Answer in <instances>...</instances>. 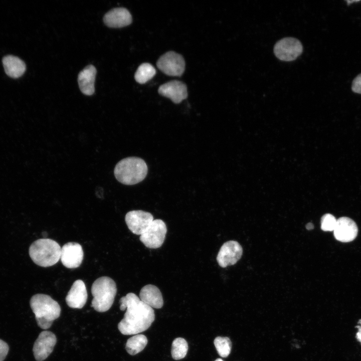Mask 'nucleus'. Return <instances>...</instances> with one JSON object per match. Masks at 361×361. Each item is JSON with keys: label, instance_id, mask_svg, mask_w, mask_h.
I'll use <instances>...</instances> for the list:
<instances>
[{"label": "nucleus", "instance_id": "a211bd4d", "mask_svg": "<svg viewBox=\"0 0 361 361\" xmlns=\"http://www.w3.org/2000/svg\"><path fill=\"white\" fill-rule=\"evenodd\" d=\"M139 298L151 308H160L163 305L160 291L157 287L152 284L145 285L141 288Z\"/></svg>", "mask_w": 361, "mask_h": 361}, {"label": "nucleus", "instance_id": "ddd939ff", "mask_svg": "<svg viewBox=\"0 0 361 361\" xmlns=\"http://www.w3.org/2000/svg\"><path fill=\"white\" fill-rule=\"evenodd\" d=\"M333 235L335 238L341 242L353 241L357 236L358 228L355 222L349 218L342 217L336 221Z\"/></svg>", "mask_w": 361, "mask_h": 361}, {"label": "nucleus", "instance_id": "f257e3e1", "mask_svg": "<svg viewBox=\"0 0 361 361\" xmlns=\"http://www.w3.org/2000/svg\"><path fill=\"white\" fill-rule=\"evenodd\" d=\"M121 310L126 311L118 324L120 332L124 335L136 334L147 329L155 319L154 310L140 300L135 294L128 293L119 301Z\"/></svg>", "mask_w": 361, "mask_h": 361}, {"label": "nucleus", "instance_id": "f03ea898", "mask_svg": "<svg viewBox=\"0 0 361 361\" xmlns=\"http://www.w3.org/2000/svg\"><path fill=\"white\" fill-rule=\"evenodd\" d=\"M30 304L37 323L42 329L49 328L60 315V305L49 295L36 294L31 297Z\"/></svg>", "mask_w": 361, "mask_h": 361}, {"label": "nucleus", "instance_id": "dca6fc26", "mask_svg": "<svg viewBox=\"0 0 361 361\" xmlns=\"http://www.w3.org/2000/svg\"><path fill=\"white\" fill-rule=\"evenodd\" d=\"M103 21L106 25L111 28H121L130 25L132 17L125 8H114L108 12L104 16Z\"/></svg>", "mask_w": 361, "mask_h": 361}, {"label": "nucleus", "instance_id": "bb28decb", "mask_svg": "<svg viewBox=\"0 0 361 361\" xmlns=\"http://www.w3.org/2000/svg\"><path fill=\"white\" fill-rule=\"evenodd\" d=\"M357 331L356 333V338L361 343V319L359 320L356 326Z\"/></svg>", "mask_w": 361, "mask_h": 361}, {"label": "nucleus", "instance_id": "39448f33", "mask_svg": "<svg viewBox=\"0 0 361 361\" xmlns=\"http://www.w3.org/2000/svg\"><path fill=\"white\" fill-rule=\"evenodd\" d=\"M91 293L93 296L91 306L98 312H105L113 303L117 293L116 283L109 277H99L92 284Z\"/></svg>", "mask_w": 361, "mask_h": 361}, {"label": "nucleus", "instance_id": "7ed1b4c3", "mask_svg": "<svg viewBox=\"0 0 361 361\" xmlns=\"http://www.w3.org/2000/svg\"><path fill=\"white\" fill-rule=\"evenodd\" d=\"M147 171V166L143 159L137 157H128L116 164L114 173L120 183L126 185H133L142 181Z\"/></svg>", "mask_w": 361, "mask_h": 361}, {"label": "nucleus", "instance_id": "f8f14e48", "mask_svg": "<svg viewBox=\"0 0 361 361\" xmlns=\"http://www.w3.org/2000/svg\"><path fill=\"white\" fill-rule=\"evenodd\" d=\"M84 252L80 244L76 242H68L61 248L60 259L66 268H78L81 264Z\"/></svg>", "mask_w": 361, "mask_h": 361}, {"label": "nucleus", "instance_id": "f3484780", "mask_svg": "<svg viewBox=\"0 0 361 361\" xmlns=\"http://www.w3.org/2000/svg\"><path fill=\"white\" fill-rule=\"evenodd\" d=\"M96 74V68L92 65L86 66L79 73L78 77L79 86L85 95H91L94 93Z\"/></svg>", "mask_w": 361, "mask_h": 361}, {"label": "nucleus", "instance_id": "a878e982", "mask_svg": "<svg viewBox=\"0 0 361 361\" xmlns=\"http://www.w3.org/2000/svg\"><path fill=\"white\" fill-rule=\"evenodd\" d=\"M351 88L353 92L361 94V74L357 75L353 80Z\"/></svg>", "mask_w": 361, "mask_h": 361}, {"label": "nucleus", "instance_id": "20e7f679", "mask_svg": "<svg viewBox=\"0 0 361 361\" xmlns=\"http://www.w3.org/2000/svg\"><path fill=\"white\" fill-rule=\"evenodd\" d=\"M61 248L55 241L48 238L34 241L29 250L32 261L38 266L47 267L56 264L60 260Z\"/></svg>", "mask_w": 361, "mask_h": 361}, {"label": "nucleus", "instance_id": "0eeeda50", "mask_svg": "<svg viewBox=\"0 0 361 361\" xmlns=\"http://www.w3.org/2000/svg\"><path fill=\"white\" fill-rule=\"evenodd\" d=\"M303 51L301 42L297 39L286 37L279 40L274 47L276 57L283 61H292L300 55Z\"/></svg>", "mask_w": 361, "mask_h": 361}, {"label": "nucleus", "instance_id": "4be33fe9", "mask_svg": "<svg viewBox=\"0 0 361 361\" xmlns=\"http://www.w3.org/2000/svg\"><path fill=\"white\" fill-rule=\"evenodd\" d=\"M188 350V344L187 341L182 337L174 339L171 345V356L175 360H179L184 358Z\"/></svg>", "mask_w": 361, "mask_h": 361}, {"label": "nucleus", "instance_id": "423d86ee", "mask_svg": "<svg viewBox=\"0 0 361 361\" xmlns=\"http://www.w3.org/2000/svg\"><path fill=\"white\" fill-rule=\"evenodd\" d=\"M167 232L165 223L160 219L154 220L145 232L140 235V241L147 248L156 249L161 246Z\"/></svg>", "mask_w": 361, "mask_h": 361}, {"label": "nucleus", "instance_id": "412c9836", "mask_svg": "<svg viewBox=\"0 0 361 361\" xmlns=\"http://www.w3.org/2000/svg\"><path fill=\"white\" fill-rule=\"evenodd\" d=\"M155 74L154 67L149 63H144L138 67L134 78L138 83L144 84L152 78Z\"/></svg>", "mask_w": 361, "mask_h": 361}, {"label": "nucleus", "instance_id": "9b49d317", "mask_svg": "<svg viewBox=\"0 0 361 361\" xmlns=\"http://www.w3.org/2000/svg\"><path fill=\"white\" fill-rule=\"evenodd\" d=\"M242 253V247L238 242L229 241L221 247L217 256V261L220 266L225 268L236 264L241 258Z\"/></svg>", "mask_w": 361, "mask_h": 361}, {"label": "nucleus", "instance_id": "5701e85b", "mask_svg": "<svg viewBox=\"0 0 361 361\" xmlns=\"http://www.w3.org/2000/svg\"><path fill=\"white\" fill-rule=\"evenodd\" d=\"M214 343L220 356L226 357L230 354L232 342L229 337L217 336L215 338Z\"/></svg>", "mask_w": 361, "mask_h": 361}, {"label": "nucleus", "instance_id": "aec40b11", "mask_svg": "<svg viewBox=\"0 0 361 361\" xmlns=\"http://www.w3.org/2000/svg\"><path fill=\"white\" fill-rule=\"evenodd\" d=\"M146 337L143 334H136L127 340L125 349L130 355H135L141 351L147 343Z\"/></svg>", "mask_w": 361, "mask_h": 361}, {"label": "nucleus", "instance_id": "b1692460", "mask_svg": "<svg viewBox=\"0 0 361 361\" xmlns=\"http://www.w3.org/2000/svg\"><path fill=\"white\" fill-rule=\"evenodd\" d=\"M337 220L332 215L326 214L321 219V229L324 231L334 230Z\"/></svg>", "mask_w": 361, "mask_h": 361}, {"label": "nucleus", "instance_id": "6ab92c4d", "mask_svg": "<svg viewBox=\"0 0 361 361\" xmlns=\"http://www.w3.org/2000/svg\"><path fill=\"white\" fill-rule=\"evenodd\" d=\"M3 64L6 74L13 78L21 77L26 71L25 63L14 56L8 55L4 57Z\"/></svg>", "mask_w": 361, "mask_h": 361}, {"label": "nucleus", "instance_id": "4468645a", "mask_svg": "<svg viewBox=\"0 0 361 361\" xmlns=\"http://www.w3.org/2000/svg\"><path fill=\"white\" fill-rule=\"evenodd\" d=\"M158 92L161 95L169 98L174 103H179L188 97L187 87L183 82L173 80L159 86Z\"/></svg>", "mask_w": 361, "mask_h": 361}, {"label": "nucleus", "instance_id": "2eb2a0df", "mask_svg": "<svg viewBox=\"0 0 361 361\" xmlns=\"http://www.w3.org/2000/svg\"><path fill=\"white\" fill-rule=\"evenodd\" d=\"M87 292L84 282L77 280L72 284L66 297L67 304L72 308H82L87 300Z\"/></svg>", "mask_w": 361, "mask_h": 361}, {"label": "nucleus", "instance_id": "9d476101", "mask_svg": "<svg viewBox=\"0 0 361 361\" xmlns=\"http://www.w3.org/2000/svg\"><path fill=\"white\" fill-rule=\"evenodd\" d=\"M57 338L50 331H42L36 340L33 347L34 357L37 361L45 360L53 350Z\"/></svg>", "mask_w": 361, "mask_h": 361}, {"label": "nucleus", "instance_id": "393cba45", "mask_svg": "<svg viewBox=\"0 0 361 361\" xmlns=\"http://www.w3.org/2000/svg\"><path fill=\"white\" fill-rule=\"evenodd\" d=\"M9 350L8 344L5 341L0 339V361H3L5 359Z\"/></svg>", "mask_w": 361, "mask_h": 361}, {"label": "nucleus", "instance_id": "cd10ccee", "mask_svg": "<svg viewBox=\"0 0 361 361\" xmlns=\"http://www.w3.org/2000/svg\"><path fill=\"white\" fill-rule=\"evenodd\" d=\"M314 228L313 224L311 223H307L306 225V228L308 230H311Z\"/></svg>", "mask_w": 361, "mask_h": 361}, {"label": "nucleus", "instance_id": "1a4fd4ad", "mask_svg": "<svg viewBox=\"0 0 361 361\" xmlns=\"http://www.w3.org/2000/svg\"><path fill=\"white\" fill-rule=\"evenodd\" d=\"M153 220L152 214L142 210L129 211L125 217V221L129 230L139 235L145 232Z\"/></svg>", "mask_w": 361, "mask_h": 361}, {"label": "nucleus", "instance_id": "6e6552de", "mask_svg": "<svg viewBox=\"0 0 361 361\" xmlns=\"http://www.w3.org/2000/svg\"><path fill=\"white\" fill-rule=\"evenodd\" d=\"M156 65L165 74L171 76H180L185 69V62L180 54L173 51L164 54L158 59Z\"/></svg>", "mask_w": 361, "mask_h": 361}, {"label": "nucleus", "instance_id": "c85d7f7f", "mask_svg": "<svg viewBox=\"0 0 361 361\" xmlns=\"http://www.w3.org/2000/svg\"><path fill=\"white\" fill-rule=\"evenodd\" d=\"M215 361H224V360L223 359H222L221 358H219L216 359Z\"/></svg>", "mask_w": 361, "mask_h": 361}]
</instances>
